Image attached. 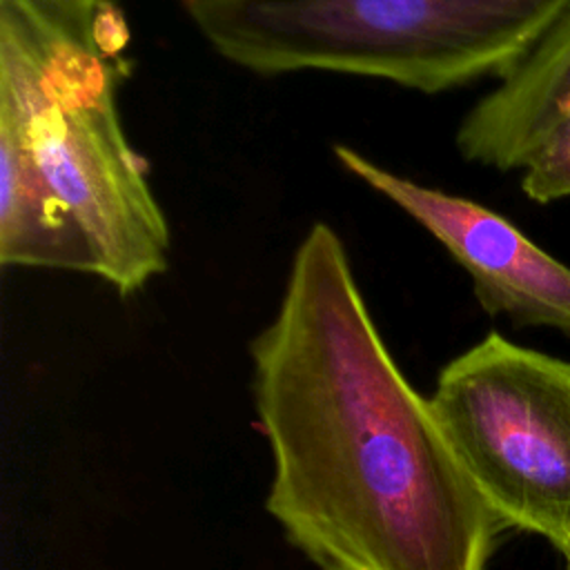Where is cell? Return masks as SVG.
<instances>
[{"label": "cell", "instance_id": "10", "mask_svg": "<svg viewBox=\"0 0 570 570\" xmlns=\"http://www.w3.org/2000/svg\"><path fill=\"white\" fill-rule=\"evenodd\" d=\"M566 561H568V568H570V552L566 554Z\"/></svg>", "mask_w": 570, "mask_h": 570}, {"label": "cell", "instance_id": "3", "mask_svg": "<svg viewBox=\"0 0 570 570\" xmlns=\"http://www.w3.org/2000/svg\"><path fill=\"white\" fill-rule=\"evenodd\" d=\"M570 0H180L205 42L261 73L332 71L423 94L505 76Z\"/></svg>", "mask_w": 570, "mask_h": 570}, {"label": "cell", "instance_id": "7", "mask_svg": "<svg viewBox=\"0 0 570 570\" xmlns=\"http://www.w3.org/2000/svg\"><path fill=\"white\" fill-rule=\"evenodd\" d=\"M0 263L98 276V256L16 122L0 111Z\"/></svg>", "mask_w": 570, "mask_h": 570}, {"label": "cell", "instance_id": "6", "mask_svg": "<svg viewBox=\"0 0 570 570\" xmlns=\"http://www.w3.org/2000/svg\"><path fill=\"white\" fill-rule=\"evenodd\" d=\"M570 111V4L456 129L459 154L499 171L521 169Z\"/></svg>", "mask_w": 570, "mask_h": 570}, {"label": "cell", "instance_id": "2", "mask_svg": "<svg viewBox=\"0 0 570 570\" xmlns=\"http://www.w3.org/2000/svg\"><path fill=\"white\" fill-rule=\"evenodd\" d=\"M107 18L0 0V111L85 229L98 278L129 296L167 269L169 225L118 102L120 42Z\"/></svg>", "mask_w": 570, "mask_h": 570}, {"label": "cell", "instance_id": "5", "mask_svg": "<svg viewBox=\"0 0 570 570\" xmlns=\"http://www.w3.org/2000/svg\"><path fill=\"white\" fill-rule=\"evenodd\" d=\"M334 158L423 227L470 276L479 305L517 325L570 334V267L485 205L401 176L354 147Z\"/></svg>", "mask_w": 570, "mask_h": 570}, {"label": "cell", "instance_id": "9", "mask_svg": "<svg viewBox=\"0 0 570 570\" xmlns=\"http://www.w3.org/2000/svg\"><path fill=\"white\" fill-rule=\"evenodd\" d=\"M27 2L65 18H91L105 4V0H27Z\"/></svg>", "mask_w": 570, "mask_h": 570}, {"label": "cell", "instance_id": "4", "mask_svg": "<svg viewBox=\"0 0 570 570\" xmlns=\"http://www.w3.org/2000/svg\"><path fill=\"white\" fill-rule=\"evenodd\" d=\"M468 476L503 519L570 552V361L490 332L430 396Z\"/></svg>", "mask_w": 570, "mask_h": 570}, {"label": "cell", "instance_id": "8", "mask_svg": "<svg viewBox=\"0 0 570 570\" xmlns=\"http://www.w3.org/2000/svg\"><path fill=\"white\" fill-rule=\"evenodd\" d=\"M521 189L541 205L570 196V111L525 160Z\"/></svg>", "mask_w": 570, "mask_h": 570}, {"label": "cell", "instance_id": "11", "mask_svg": "<svg viewBox=\"0 0 570 570\" xmlns=\"http://www.w3.org/2000/svg\"><path fill=\"white\" fill-rule=\"evenodd\" d=\"M568 570H570V568H568Z\"/></svg>", "mask_w": 570, "mask_h": 570}, {"label": "cell", "instance_id": "1", "mask_svg": "<svg viewBox=\"0 0 570 570\" xmlns=\"http://www.w3.org/2000/svg\"><path fill=\"white\" fill-rule=\"evenodd\" d=\"M249 354L265 505L292 546L321 570H485L508 525L387 352L327 223L298 240Z\"/></svg>", "mask_w": 570, "mask_h": 570}]
</instances>
